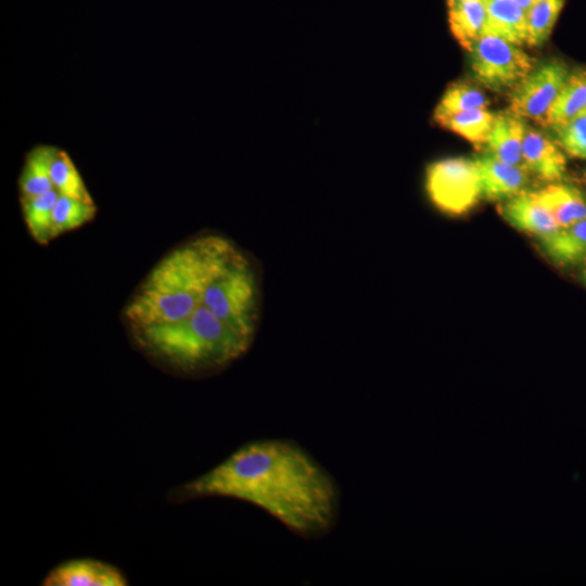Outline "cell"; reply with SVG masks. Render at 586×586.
I'll list each match as a JSON object with an SVG mask.
<instances>
[{
  "mask_svg": "<svg viewBox=\"0 0 586 586\" xmlns=\"http://www.w3.org/2000/svg\"><path fill=\"white\" fill-rule=\"evenodd\" d=\"M469 53L475 79L496 91L512 89L536 66V60L518 44L489 34H484Z\"/></svg>",
  "mask_w": 586,
  "mask_h": 586,
  "instance_id": "5b68a950",
  "label": "cell"
},
{
  "mask_svg": "<svg viewBox=\"0 0 586 586\" xmlns=\"http://www.w3.org/2000/svg\"><path fill=\"white\" fill-rule=\"evenodd\" d=\"M564 0H537L526 14L527 41L530 46H542L550 36Z\"/></svg>",
  "mask_w": 586,
  "mask_h": 586,
  "instance_id": "7402d4cb",
  "label": "cell"
},
{
  "mask_svg": "<svg viewBox=\"0 0 586 586\" xmlns=\"http://www.w3.org/2000/svg\"><path fill=\"white\" fill-rule=\"evenodd\" d=\"M60 195L54 188L33 198L20 199L23 219L30 237L40 245L49 244L53 239L52 209Z\"/></svg>",
  "mask_w": 586,
  "mask_h": 586,
  "instance_id": "d6986e66",
  "label": "cell"
},
{
  "mask_svg": "<svg viewBox=\"0 0 586 586\" xmlns=\"http://www.w3.org/2000/svg\"><path fill=\"white\" fill-rule=\"evenodd\" d=\"M488 103L486 95L476 87L456 82L445 90L435 110L454 113L473 109H487Z\"/></svg>",
  "mask_w": 586,
  "mask_h": 586,
  "instance_id": "603a6c76",
  "label": "cell"
},
{
  "mask_svg": "<svg viewBox=\"0 0 586 586\" xmlns=\"http://www.w3.org/2000/svg\"><path fill=\"white\" fill-rule=\"evenodd\" d=\"M582 278H583V281H584L585 284H586V265H585V267H584V269H583Z\"/></svg>",
  "mask_w": 586,
  "mask_h": 586,
  "instance_id": "4316f807",
  "label": "cell"
},
{
  "mask_svg": "<svg viewBox=\"0 0 586 586\" xmlns=\"http://www.w3.org/2000/svg\"><path fill=\"white\" fill-rule=\"evenodd\" d=\"M56 150L51 144H37L26 153L17 181L20 199L37 196L54 189L50 169Z\"/></svg>",
  "mask_w": 586,
  "mask_h": 586,
  "instance_id": "9a60e30c",
  "label": "cell"
},
{
  "mask_svg": "<svg viewBox=\"0 0 586 586\" xmlns=\"http://www.w3.org/2000/svg\"><path fill=\"white\" fill-rule=\"evenodd\" d=\"M424 191L431 203L447 215H462L482 198L474 158L462 156L433 161L424 169Z\"/></svg>",
  "mask_w": 586,
  "mask_h": 586,
  "instance_id": "277c9868",
  "label": "cell"
},
{
  "mask_svg": "<svg viewBox=\"0 0 586 586\" xmlns=\"http://www.w3.org/2000/svg\"><path fill=\"white\" fill-rule=\"evenodd\" d=\"M472 0H447L448 8Z\"/></svg>",
  "mask_w": 586,
  "mask_h": 586,
  "instance_id": "484cf974",
  "label": "cell"
},
{
  "mask_svg": "<svg viewBox=\"0 0 586 586\" xmlns=\"http://www.w3.org/2000/svg\"><path fill=\"white\" fill-rule=\"evenodd\" d=\"M517 4H519L527 14L530 9L534 5V3L537 0H513Z\"/></svg>",
  "mask_w": 586,
  "mask_h": 586,
  "instance_id": "d4e9b609",
  "label": "cell"
},
{
  "mask_svg": "<svg viewBox=\"0 0 586 586\" xmlns=\"http://www.w3.org/2000/svg\"><path fill=\"white\" fill-rule=\"evenodd\" d=\"M229 239L204 234L167 253L148 273L123 311L128 330L187 318L204 291Z\"/></svg>",
  "mask_w": 586,
  "mask_h": 586,
  "instance_id": "7a4b0ae2",
  "label": "cell"
},
{
  "mask_svg": "<svg viewBox=\"0 0 586 586\" xmlns=\"http://www.w3.org/2000/svg\"><path fill=\"white\" fill-rule=\"evenodd\" d=\"M538 240L545 255L556 265L586 263V218Z\"/></svg>",
  "mask_w": 586,
  "mask_h": 586,
  "instance_id": "4fadbf2b",
  "label": "cell"
},
{
  "mask_svg": "<svg viewBox=\"0 0 586 586\" xmlns=\"http://www.w3.org/2000/svg\"><path fill=\"white\" fill-rule=\"evenodd\" d=\"M127 578L115 565L90 558L72 559L54 566L43 586H125Z\"/></svg>",
  "mask_w": 586,
  "mask_h": 586,
  "instance_id": "52a82bcc",
  "label": "cell"
},
{
  "mask_svg": "<svg viewBox=\"0 0 586 586\" xmlns=\"http://www.w3.org/2000/svg\"><path fill=\"white\" fill-rule=\"evenodd\" d=\"M95 214V203H87L60 194L52 209L54 239L91 221Z\"/></svg>",
  "mask_w": 586,
  "mask_h": 586,
  "instance_id": "44dd1931",
  "label": "cell"
},
{
  "mask_svg": "<svg viewBox=\"0 0 586 586\" xmlns=\"http://www.w3.org/2000/svg\"><path fill=\"white\" fill-rule=\"evenodd\" d=\"M570 72L560 60L537 65L509 94V111L544 126L546 116Z\"/></svg>",
  "mask_w": 586,
  "mask_h": 586,
  "instance_id": "8992f818",
  "label": "cell"
},
{
  "mask_svg": "<svg viewBox=\"0 0 586 586\" xmlns=\"http://www.w3.org/2000/svg\"><path fill=\"white\" fill-rule=\"evenodd\" d=\"M586 110V71L571 72L551 105L544 127L553 131L561 128Z\"/></svg>",
  "mask_w": 586,
  "mask_h": 586,
  "instance_id": "e0dca14e",
  "label": "cell"
},
{
  "mask_svg": "<svg viewBox=\"0 0 586 586\" xmlns=\"http://www.w3.org/2000/svg\"><path fill=\"white\" fill-rule=\"evenodd\" d=\"M486 16L485 0L467 1L448 8L450 31L468 52L484 35Z\"/></svg>",
  "mask_w": 586,
  "mask_h": 586,
  "instance_id": "ac0fdd59",
  "label": "cell"
},
{
  "mask_svg": "<svg viewBox=\"0 0 586 586\" xmlns=\"http://www.w3.org/2000/svg\"><path fill=\"white\" fill-rule=\"evenodd\" d=\"M474 162L480 174L482 198L505 201L525 191L528 182L527 170L487 153L476 156Z\"/></svg>",
  "mask_w": 586,
  "mask_h": 586,
  "instance_id": "9c48e42d",
  "label": "cell"
},
{
  "mask_svg": "<svg viewBox=\"0 0 586 586\" xmlns=\"http://www.w3.org/2000/svg\"><path fill=\"white\" fill-rule=\"evenodd\" d=\"M504 219L519 231L547 237L560 226L551 213L537 200L534 191H523L504 201L499 206Z\"/></svg>",
  "mask_w": 586,
  "mask_h": 586,
  "instance_id": "ba28073f",
  "label": "cell"
},
{
  "mask_svg": "<svg viewBox=\"0 0 586 586\" xmlns=\"http://www.w3.org/2000/svg\"><path fill=\"white\" fill-rule=\"evenodd\" d=\"M50 174L53 186L60 194L94 203L82 177L66 151L58 148L51 163Z\"/></svg>",
  "mask_w": 586,
  "mask_h": 586,
  "instance_id": "ffe728a7",
  "label": "cell"
},
{
  "mask_svg": "<svg viewBox=\"0 0 586 586\" xmlns=\"http://www.w3.org/2000/svg\"><path fill=\"white\" fill-rule=\"evenodd\" d=\"M534 193L551 213L560 228L586 218V198L578 188L572 184L557 181Z\"/></svg>",
  "mask_w": 586,
  "mask_h": 586,
  "instance_id": "7c38bea8",
  "label": "cell"
},
{
  "mask_svg": "<svg viewBox=\"0 0 586 586\" xmlns=\"http://www.w3.org/2000/svg\"><path fill=\"white\" fill-rule=\"evenodd\" d=\"M559 145L569 155L586 160V113L583 112L556 130Z\"/></svg>",
  "mask_w": 586,
  "mask_h": 586,
  "instance_id": "cb8c5ba5",
  "label": "cell"
},
{
  "mask_svg": "<svg viewBox=\"0 0 586 586\" xmlns=\"http://www.w3.org/2000/svg\"><path fill=\"white\" fill-rule=\"evenodd\" d=\"M584 112L586 113V110Z\"/></svg>",
  "mask_w": 586,
  "mask_h": 586,
  "instance_id": "f1b7e54d",
  "label": "cell"
},
{
  "mask_svg": "<svg viewBox=\"0 0 586 586\" xmlns=\"http://www.w3.org/2000/svg\"><path fill=\"white\" fill-rule=\"evenodd\" d=\"M526 123L512 112L495 114V120L484 145L485 153L526 170L523 161V140Z\"/></svg>",
  "mask_w": 586,
  "mask_h": 586,
  "instance_id": "8fae6325",
  "label": "cell"
},
{
  "mask_svg": "<svg viewBox=\"0 0 586 586\" xmlns=\"http://www.w3.org/2000/svg\"><path fill=\"white\" fill-rule=\"evenodd\" d=\"M523 161L527 171L548 182L561 180L566 171V158L561 146L528 125L524 132Z\"/></svg>",
  "mask_w": 586,
  "mask_h": 586,
  "instance_id": "30bf717a",
  "label": "cell"
},
{
  "mask_svg": "<svg viewBox=\"0 0 586 586\" xmlns=\"http://www.w3.org/2000/svg\"><path fill=\"white\" fill-rule=\"evenodd\" d=\"M207 497L254 505L307 539L333 530L340 510L333 476L302 446L284 438L245 443L170 494L174 502Z\"/></svg>",
  "mask_w": 586,
  "mask_h": 586,
  "instance_id": "6da1fadb",
  "label": "cell"
},
{
  "mask_svg": "<svg viewBox=\"0 0 586 586\" xmlns=\"http://www.w3.org/2000/svg\"><path fill=\"white\" fill-rule=\"evenodd\" d=\"M433 120L474 144L476 148L485 145L492 130L495 113L487 109H473L461 112H443L434 110Z\"/></svg>",
  "mask_w": 586,
  "mask_h": 586,
  "instance_id": "2e32d148",
  "label": "cell"
},
{
  "mask_svg": "<svg viewBox=\"0 0 586 586\" xmlns=\"http://www.w3.org/2000/svg\"><path fill=\"white\" fill-rule=\"evenodd\" d=\"M584 182H585V184H586V170H585V173H584Z\"/></svg>",
  "mask_w": 586,
  "mask_h": 586,
  "instance_id": "83f0119b",
  "label": "cell"
},
{
  "mask_svg": "<svg viewBox=\"0 0 586 586\" xmlns=\"http://www.w3.org/2000/svg\"><path fill=\"white\" fill-rule=\"evenodd\" d=\"M486 25L484 34L495 35L514 44L527 41L526 12L513 0H485Z\"/></svg>",
  "mask_w": 586,
  "mask_h": 586,
  "instance_id": "5bb4252c",
  "label": "cell"
},
{
  "mask_svg": "<svg viewBox=\"0 0 586 586\" xmlns=\"http://www.w3.org/2000/svg\"><path fill=\"white\" fill-rule=\"evenodd\" d=\"M128 332L148 357L173 371L193 375L224 369L245 354L253 342L205 304L182 320Z\"/></svg>",
  "mask_w": 586,
  "mask_h": 586,
  "instance_id": "3957f363",
  "label": "cell"
}]
</instances>
